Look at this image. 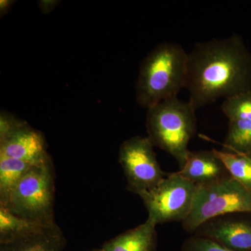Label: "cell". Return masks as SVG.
<instances>
[{
    "label": "cell",
    "instance_id": "6da1fadb",
    "mask_svg": "<svg viewBox=\"0 0 251 251\" xmlns=\"http://www.w3.org/2000/svg\"><path fill=\"white\" fill-rule=\"evenodd\" d=\"M185 88L196 110L251 92V53L242 36L195 44L188 53Z\"/></svg>",
    "mask_w": 251,
    "mask_h": 251
},
{
    "label": "cell",
    "instance_id": "7a4b0ae2",
    "mask_svg": "<svg viewBox=\"0 0 251 251\" xmlns=\"http://www.w3.org/2000/svg\"><path fill=\"white\" fill-rule=\"evenodd\" d=\"M188 53L173 42L158 44L143 59L136 82L138 105L150 108L186 87Z\"/></svg>",
    "mask_w": 251,
    "mask_h": 251
},
{
    "label": "cell",
    "instance_id": "3957f363",
    "mask_svg": "<svg viewBox=\"0 0 251 251\" xmlns=\"http://www.w3.org/2000/svg\"><path fill=\"white\" fill-rule=\"evenodd\" d=\"M148 110L149 139L153 146L174 157L181 169L190 152L188 144L196 132V110L189 102L177 97L167 99Z\"/></svg>",
    "mask_w": 251,
    "mask_h": 251
},
{
    "label": "cell",
    "instance_id": "277c9868",
    "mask_svg": "<svg viewBox=\"0 0 251 251\" xmlns=\"http://www.w3.org/2000/svg\"><path fill=\"white\" fill-rule=\"evenodd\" d=\"M54 184L50 159L32 165L2 207L31 222L54 224Z\"/></svg>",
    "mask_w": 251,
    "mask_h": 251
},
{
    "label": "cell",
    "instance_id": "5b68a950",
    "mask_svg": "<svg viewBox=\"0 0 251 251\" xmlns=\"http://www.w3.org/2000/svg\"><path fill=\"white\" fill-rule=\"evenodd\" d=\"M237 213L251 214V191L228 175L198 186L191 212L181 224L194 233L209 220Z\"/></svg>",
    "mask_w": 251,
    "mask_h": 251
},
{
    "label": "cell",
    "instance_id": "8992f818",
    "mask_svg": "<svg viewBox=\"0 0 251 251\" xmlns=\"http://www.w3.org/2000/svg\"><path fill=\"white\" fill-rule=\"evenodd\" d=\"M198 185L176 173H169L156 186L140 193L155 225L183 221L192 209Z\"/></svg>",
    "mask_w": 251,
    "mask_h": 251
},
{
    "label": "cell",
    "instance_id": "52a82bcc",
    "mask_svg": "<svg viewBox=\"0 0 251 251\" xmlns=\"http://www.w3.org/2000/svg\"><path fill=\"white\" fill-rule=\"evenodd\" d=\"M153 147L148 137H132L122 144L119 161L130 192L139 195L151 189L168 175L162 171Z\"/></svg>",
    "mask_w": 251,
    "mask_h": 251
},
{
    "label": "cell",
    "instance_id": "ba28073f",
    "mask_svg": "<svg viewBox=\"0 0 251 251\" xmlns=\"http://www.w3.org/2000/svg\"><path fill=\"white\" fill-rule=\"evenodd\" d=\"M0 155L32 163L49 158L40 132L5 113L0 119Z\"/></svg>",
    "mask_w": 251,
    "mask_h": 251
},
{
    "label": "cell",
    "instance_id": "9c48e42d",
    "mask_svg": "<svg viewBox=\"0 0 251 251\" xmlns=\"http://www.w3.org/2000/svg\"><path fill=\"white\" fill-rule=\"evenodd\" d=\"M194 234L235 251H251V221L223 216L206 221Z\"/></svg>",
    "mask_w": 251,
    "mask_h": 251
},
{
    "label": "cell",
    "instance_id": "30bf717a",
    "mask_svg": "<svg viewBox=\"0 0 251 251\" xmlns=\"http://www.w3.org/2000/svg\"><path fill=\"white\" fill-rule=\"evenodd\" d=\"M66 239L55 224L35 225L23 233L0 242V251H64Z\"/></svg>",
    "mask_w": 251,
    "mask_h": 251
},
{
    "label": "cell",
    "instance_id": "8fae6325",
    "mask_svg": "<svg viewBox=\"0 0 251 251\" xmlns=\"http://www.w3.org/2000/svg\"><path fill=\"white\" fill-rule=\"evenodd\" d=\"M198 186L209 184L229 175L214 151H191L184 166L176 172Z\"/></svg>",
    "mask_w": 251,
    "mask_h": 251
},
{
    "label": "cell",
    "instance_id": "7c38bea8",
    "mask_svg": "<svg viewBox=\"0 0 251 251\" xmlns=\"http://www.w3.org/2000/svg\"><path fill=\"white\" fill-rule=\"evenodd\" d=\"M156 226L148 219L144 224L105 243L102 251H154Z\"/></svg>",
    "mask_w": 251,
    "mask_h": 251
},
{
    "label": "cell",
    "instance_id": "4fadbf2b",
    "mask_svg": "<svg viewBox=\"0 0 251 251\" xmlns=\"http://www.w3.org/2000/svg\"><path fill=\"white\" fill-rule=\"evenodd\" d=\"M34 164L35 163L0 155V206L6 204L11 191Z\"/></svg>",
    "mask_w": 251,
    "mask_h": 251
},
{
    "label": "cell",
    "instance_id": "5bb4252c",
    "mask_svg": "<svg viewBox=\"0 0 251 251\" xmlns=\"http://www.w3.org/2000/svg\"><path fill=\"white\" fill-rule=\"evenodd\" d=\"M212 151L223 162L229 175L251 191V156L215 149Z\"/></svg>",
    "mask_w": 251,
    "mask_h": 251
},
{
    "label": "cell",
    "instance_id": "9a60e30c",
    "mask_svg": "<svg viewBox=\"0 0 251 251\" xmlns=\"http://www.w3.org/2000/svg\"><path fill=\"white\" fill-rule=\"evenodd\" d=\"M224 145L227 151L251 156V121H229Z\"/></svg>",
    "mask_w": 251,
    "mask_h": 251
},
{
    "label": "cell",
    "instance_id": "2e32d148",
    "mask_svg": "<svg viewBox=\"0 0 251 251\" xmlns=\"http://www.w3.org/2000/svg\"><path fill=\"white\" fill-rule=\"evenodd\" d=\"M36 224L38 223L22 219L6 208L0 206V242L16 237Z\"/></svg>",
    "mask_w": 251,
    "mask_h": 251
},
{
    "label": "cell",
    "instance_id": "e0dca14e",
    "mask_svg": "<svg viewBox=\"0 0 251 251\" xmlns=\"http://www.w3.org/2000/svg\"><path fill=\"white\" fill-rule=\"evenodd\" d=\"M221 108L229 121H251V92L226 99Z\"/></svg>",
    "mask_w": 251,
    "mask_h": 251
},
{
    "label": "cell",
    "instance_id": "ac0fdd59",
    "mask_svg": "<svg viewBox=\"0 0 251 251\" xmlns=\"http://www.w3.org/2000/svg\"><path fill=\"white\" fill-rule=\"evenodd\" d=\"M182 251H235L224 247L212 239L194 234L188 238L182 247Z\"/></svg>",
    "mask_w": 251,
    "mask_h": 251
}]
</instances>
